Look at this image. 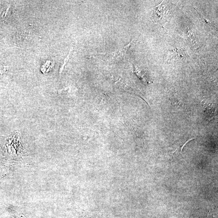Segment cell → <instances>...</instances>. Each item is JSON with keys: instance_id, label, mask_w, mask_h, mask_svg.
<instances>
[{"instance_id": "obj_2", "label": "cell", "mask_w": 218, "mask_h": 218, "mask_svg": "<svg viewBox=\"0 0 218 218\" xmlns=\"http://www.w3.org/2000/svg\"><path fill=\"white\" fill-rule=\"evenodd\" d=\"M169 54L170 60L173 59L177 61L184 59L186 57L184 51L177 48L171 51Z\"/></svg>"}, {"instance_id": "obj_1", "label": "cell", "mask_w": 218, "mask_h": 218, "mask_svg": "<svg viewBox=\"0 0 218 218\" xmlns=\"http://www.w3.org/2000/svg\"><path fill=\"white\" fill-rule=\"evenodd\" d=\"M131 42L115 51L107 53L97 54L92 55V57L100 59L109 64L119 63L126 59L128 50L131 46Z\"/></svg>"}, {"instance_id": "obj_6", "label": "cell", "mask_w": 218, "mask_h": 218, "mask_svg": "<svg viewBox=\"0 0 218 218\" xmlns=\"http://www.w3.org/2000/svg\"><path fill=\"white\" fill-rule=\"evenodd\" d=\"M187 33L188 34L189 38H190L191 41H192V43H193V45L195 46V47L197 46V43L196 40L195 39L194 35L189 30H188Z\"/></svg>"}, {"instance_id": "obj_3", "label": "cell", "mask_w": 218, "mask_h": 218, "mask_svg": "<svg viewBox=\"0 0 218 218\" xmlns=\"http://www.w3.org/2000/svg\"><path fill=\"white\" fill-rule=\"evenodd\" d=\"M216 109H214L213 107H208L206 108L205 109V114L206 116V118L209 121H210L211 120L213 119L214 117V115L215 114Z\"/></svg>"}, {"instance_id": "obj_5", "label": "cell", "mask_w": 218, "mask_h": 218, "mask_svg": "<svg viewBox=\"0 0 218 218\" xmlns=\"http://www.w3.org/2000/svg\"><path fill=\"white\" fill-rule=\"evenodd\" d=\"M134 73H135L138 76V77H139L140 79H141L143 81H145L146 80V78H145V75L144 74V73L142 72L141 70H139V69L135 68V69Z\"/></svg>"}, {"instance_id": "obj_4", "label": "cell", "mask_w": 218, "mask_h": 218, "mask_svg": "<svg viewBox=\"0 0 218 218\" xmlns=\"http://www.w3.org/2000/svg\"><path fill=\"white\" fill-rule=\"evenodd\" d=\"M72 50H72V49H71V50H70V51L69 53L68 54V56H67L66 58H65V59H64V62H63L62 64L61 65L60 67L59 68V74H61L62 73V72L63 70H64L65 65H66V64L69 62V60H70V59L71 57V52H72Z\"/></svg>"}]
</instances>
